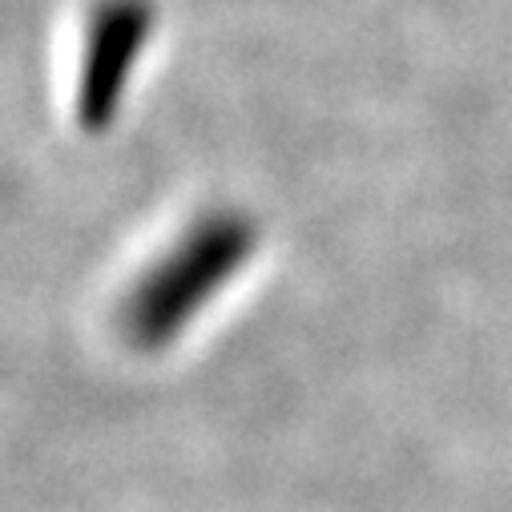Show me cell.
<instances>
[{"instance_id": "6da1fadb", "label": "cell", "mask_w": 512, "mask_h": 512, "mask_svg": "<svg viewBox=\"0 0 512 512\" xmlns=\"http://www.w3.org/2000/svg\"><path fill=\"white\" fill-rule=\"evenodd\" d=\"M250 250L254 226L242 214L210 210L194 218L125 291L117 307L125 339L138 347L170 343L246 267Z\"/></svg>"}, {"instance_id": "7a4b0ae2", "label": "cell", "mask_w": 512, "mask_h": 512, "mask_svg": "<svg viewBox=\"0 0 512 512\" xmlns=\"http://www.w3.org/2000/svg\"><path fill=\"white\" fill-rule=\"evenodd\" d=\"M154 33L150 0H93L85 13L81 65L73 81V117L81 130L101 134L113 121L125 81L138 69V57Z\"/></svg>"}]
</instances>
